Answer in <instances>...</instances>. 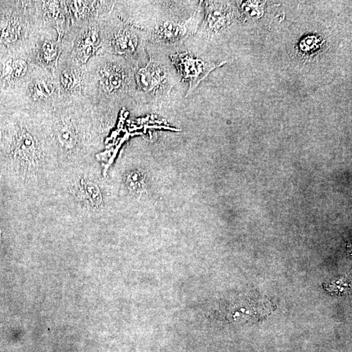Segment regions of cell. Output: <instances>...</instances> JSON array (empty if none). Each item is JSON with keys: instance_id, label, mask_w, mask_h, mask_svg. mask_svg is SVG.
I'll return each mask as SVG.
<instances>
[{"instance_id": "cell-8", "label": "cell", "mask_w": 352, "mask_h": 352, "mask_svg": "<svg viewBox=\"0 0 352 352\" xmlns=\"http://www.w3.org/2000/svg\"><path fill=\"white\" fill-rule=\"evenodd\" d=\"M320 47V40L315 36H308L301 42V49L307 53L315 52Z\"/></svg>"}, {"instance_id": "cell-13", "label": "cell", "mask_w": 352, "mask_h": 352, "mask_svg": "<svg viewBox=\"0 0 352 352\" xmlns=\"http://www.w3.org/2000/svg\"><path fill=\"white\" fill-rule=\"evenodd\" d=\"M62 84H64V87L70 88L72 87V84H73V78L70 74L65 72L62 75Z\"/></svg>"}, {"instance_id": "cell-4", "label": "cell", "mask_w": 352, "mask_h": 352, "mask_svg": "<svg viewBox=\"0 0 352 352\" xmlns=\"http://www.w3.org/2000/svg\"><path fill=\"white\" fill-rule=\"evenodd\" d=\"M138 43L137 36L133 32L128 30H121L118 32L113 41L114 49L120 54L133 53L137 47Z\"/></svg>"}, {"instance_id": "cell-1", "label": "cell", "mask_w": 352, "mask_h": 352, "mask_svg": "<svg viewBox=\"0 0 352 352\" xmlns=\"http://www.w3.org/2000/svg\"><path fill=\"white\" fill-rule=\"evenodd\" d=\"M172 59L173 64L176 65L181 75L184 80L189 82L190 87L188 95L196 89L200 82L206 78L213 70L226 63L215 64L204 62L193 58L187 52L174 54L172 56Z\"/></svg>"}, {"instance_id": "cell-10", "label": "cell", "mask_w": 352, "mask_h": 352, "mask_svg": "<svg viewBox=\"0 0 352 352\" xmlns=\"http://www.w3.org/2000/svg\"><path fill=\"white\" fill-rule=\"evenodd\" d=\"M17 38V31L15 28L12 26H7L3 28V31L1 32L0 39L1 41H5L8 42L13 41Z\"/></svg>"}, {"instance_id": "cell-12", "label": "cell", "mask_w": 352, "mask_h": 352, "mask_svg": "<svg viewBox=\"0 0 352 352\" xmlns=\"http://www.w3.org/2000/svg\"><path fill=\"white\" fill-rule=\"evenodd\" d=\"M15 76L19 77L25 73L26 70V64L25 62L22 60H18L15 62Z\"/></svg>"}, {"instance_id": "cell-3", "label": "cell", "mask_w": 352, "mask_h": 352, "mask_svg": "<svg viewBox=\"0 0 352 352\" xmlns=\"http://www.w3.org/2000/svg\"><path fill=\"white\" fill-rule=\"evenodd\" d=\"M187 33L188 29L186 24L167 22L157 28L155 37L160 41L172 43L182 39Z\"/></svg>"}, {"instance_id": "cell-7", "label": "cell", "mask_w": 352, "mask_h": 352, "mask_svg": "<svg viewBox=\"0 0 352 352\" xmlns=\"http://www.w3.org/2000/svg\"><path fill=\"white\" fill-rule=\"evenodd\" d=\"M54 86L52 84L45 81L35 82L32 88V92L35 98L47 97L52 94Z\"/></svg>"}, {"instance_id": "cell-11", "label": "cell", "mask_w": 352, "mask_h": 352, "mask_svg": "<svg viewBox=\"0 0 352 352\" xmlns=\"http://www.w3.org/2000/svg\"><path fill=\"white\" fill-rule=\"evenodd\" d=\"M44 54L46 59L52 60L55 57L56 54V48L50 43H47L43 47Z\"/></svg>"}, {"instance_id": "cell-2", "label": "cell", "mask_w": 352, "mask_h": 352, "mask_svg": "<svg viewBox=\"0 0 352 352\" xmlns=\"http://www.w3.org/2000/svg\"><path fill=\"white\" fill-rule=\"evenodd\" d=\"M136 79L140 90L150 93L160 85V71L157 70L156 65L150 62L146 67L140 69L136 72Z\"/></svg>"}, {"instance_id": "cell-5", "label": "cell", "mask_w": 352, "mask_h": 352, "mask_svg": "<svg viewBox=\"0 0 352 352\" xmlns=\"http://www.w3.org/2000/svg\"><path fill=\"white\" fill-rule=\"evenodd\" d=\"M123 81L122 73L116 70H108L102 74V88L107 92H112L120 87Z\"/></svg>"}, {"instance_id": "cell-9", "label": "cell", "mask_w": 352, "mask_h": 352, "mask_svg": "<svg viewBox=\"0 0 352 352\" xmlns=\"http://www.w3.org/2000/svg\"><path fill=\"white\" fill-rule=\"evenodd\" d=\"M60 142L66 146H72L75 142V137L71 130L68 128H62L58 131Z\"/></svg>"}, {"instance_id": "cell-6", "label": "cell", "mask_w": 352, "mask_h": 352, "mask_svg": "<svg viewBox=\"0 0 352 352\" xmlns=\"http://www.w3.org/2000/svg\"><path fill=\"white\" fill-rule=\"evenodd\" d=\"M80 192L81 196L90 201L92 204L97 206L101 201L99 190L91 183H84L82 184L80 186Z\"/></svg>"}]
</instances>
